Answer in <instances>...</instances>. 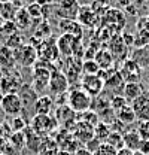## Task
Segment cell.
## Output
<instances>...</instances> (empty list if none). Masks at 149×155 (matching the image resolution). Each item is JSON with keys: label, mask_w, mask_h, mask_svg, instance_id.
<instances>
[{"label": "cell", "mask_w": 149, "mask_h": 155, "mask_svg": "<svg viewBox=\"0 0 149 155\" xmlns=\"http://www.w3.org/2000/svg\"><path fill=\"white\" fill-rule=\"evenodd\" d=\"M6 143H8V140H5V139H2V137H0V155H3V152H5Z\"/></svg>", "instance_id": "obj_48"}, {"label": "cell", "mask_w": 149, "mask_h": 155, "mask_svg": "<svg viewBox=\"0 0 149 155\" xmlns=\"http://www.w3.org/2000/svg\"><path fill=\"white\" fill-rule=\"evenodd\" d=\"M52 107H54V97L48 94L39 96L35 104V115H49Z\"/></svg>", "instance_id": "obj_21"}, {"label": "cell", "mask_w": 149, "mask_h": 155, "mask_svg": "<svg viewBox=\"0 0 149 155\" xmlns=\"http://www.w3.org/2000/svg\"><path fill=\"white\" fill-rule=\"evenodd\" d=\"M58 151H60V146H58L54 136H49V137L43 139V146H42L40 155H57Z\"/></svg>", "instance_id": "obj_30"}, {"label": "cell", "mask_w": 149, "mask_h": 155, "mask_svg": "<svg viewBox=\"0 0 149 155\" xmlns=\"http://www.w3.org/2000/svg\"><path fill=\"white\" fill-rule=\"evenodd\" d=\"M69 88H70V82H69L67 76H66V73L63 70H60V69L52 70L51 79H49V85H48V90L51 93V97L67 94L69 93Z\"/></svg>", "instance_id": "obj_4"}, {"label": "cell", "mask_w": 149, "mask_h": 155, "mask_svg": "<svg viewBox=\"0 0 149 155\" xmlns=\"http://www.w3.org/2000/svg\"><path fill=\"white\" fill-rule=\"evenodd\" d=\"M116 119H118V121H121L124 125L133 124L137 118H136V114H134V110H133L131 104H127V106H124L121 110H118V112H116Z\"/></svg>", "instance_id": "obj_28"}, {"label": "cell", "mask_w": 149, "mask_h": 155, "mask_svg": "<svg viewBox=\"0 0 149 155\" xmlns=\"http://www.w3.org/2000/svg\"><path fill=\"white\" fill-rule=\"evenodd\" d=\"M94 61L98 64L100 70H108V69H112V66H113V63H115V58L112 57L109 49L101 48V49L97 51V54H95V57H94Z\"/></svg>", "instance_id": "obj_23"}, {"label": "cell", "mask_w": 149, "mask_h": 155, "mask_svg": "<svg viewBox=\"0 0 149 155\" xmlns=\"http://www.w3.org/2000/svg\"><path fill=\"white\" fill-rule=\"evenodd\" d=\"M28 127L39 134L40 137H49L57 133L58 128V121L51 115H35L33 119L28 122Z\"/></svg>", "instance_id": "obj_1"}, {"label": "cell", "mask_w": 149, "mask_h": 155, "mask_svg": "<svg viewBox=\"0 0 149 155\" xmlns=\"http://www.w3.org/2000/svg\"><path fill=\"white\" fill-rule=\"evenodd\" d=\"M94 155H118V151H116L115 148H112L111 145L103 143V145L98 148V151H97Z\"/></svg>", "instance_id": "obj_43"}, {"label": "cell", "mask_w": 149, "mask_h": 155, "mask_svg": "<svg viewBox=\"0 0 149 155\" xmlns=\"http://www.w3.org/2000/svg\"><path fill=\"white\" fill-rule=\"evenodd\" d=\"M111 133H112L111 125L106 124V122H103V121H100V122L94 127V137H95L97 140H100L101 143H106V140H108V137H109Z\"/></svg>", "instance_id": "obj_29"}, {"label": "cell", "mask_w": 149, "mask_h": 155, "mask_svg": "<svg viewBox=\"0 0 149 155\" xmlns=\"http://www.w3.org/2000/svg\"><path fill=\"white\" fill-rule=\"evenodd\" d=\"M106 143L111 145L112 148H115L116 151H121V149L125 148V146H124V137H122L121 133H116V131H112L111 134H109Z\"/></svg>", "instance_id": "obj_33"}, {"label": "cell", "mask_w": 149, "mask_h": 155, "mask_svg": "<svg viewBox=\"0 0 149 155\" xmlns=\"http://www.w3.org/2000/svg\"><path fill=\"white\" fill-rule=\"evenodd\" d=\"M98 72H100V67L94 60L82 61V76L84 75H97Z\"/></svg>", "instance_id": "obj_37"}, {"label": "cell", "mask_w": 149, "mask_h": 155, "mask_svg": "<svg viewBox=\"0 0 149 155\" xmlns=\"http://www.w3.org/2000/svg\"><path fill=\"white\" fill-rule=\"evenodd\" d=\"M74 155H93L91 152H88L85 148H81V149H78L76 152H74Z\"/></svg>", "instance_id": "obj_49"}, {"label": "cell", "mask_w": 149, "mask_h": 155, "mask_svg": "<svg viewBox=\"0 0 149 155\" xmlns=\"http://www.w3.org/2000/svg\"><path fill=\"white\" fill-rule=\"evenodd\" d=\"M122 137H124V146H125L127 149H130L133 152L139 151L142 137H140L137 130H127V131L122 134Z\"/></svg>", "instance_id": "obj_24"}, {"label": "cell", "mask_w": 149, "mask_h": 155, "mask_svg": "<svg viewBox=\"0 0 149 155\" xmlns=\"http://www.w3.org/2000/svg\"><path fill=\"white\" fill-rule=\"evenodd\" d=\"M137 131H139V134L143 140H149V121H140L139 127H137Z\"/></svg>", "instance_id": "obj_41"}, {"label": "cell", "mask_w": 149, "mask_h": 155, "mask_svg": "<svg viewBox=\"0 0 149 155\" xmlns=\"http://www.w3.org/2000/svg\"><path fill=\"white\" fill-rule=\"evenodd\" d=\"M128 104V101L125 100V97L124 96H111V107L112 110L116 114L118 110H121L124 106H127Z\"/></svg>", "instance_id": "obj_38"}, {"label": "cell", "mask_w": 149, "mask_h": 155, "mask_svg": "<svg viewBox=\"0 0 149 155\" xmlns=\"http://www.w3.org/2000/svg\"><path fill=\"white\" fill-rule=\"evenodd\" d=\"M78 118H79V121H84V122H87V124H90V125H93L95 127L98 122H100V116L97 112H94V110H87V112H84V114H78Z\"/></svg>", "instance_id": "obj_34"}, {"label": "cell", "mask_w": 149, "mask_h": 155, "mask_svg": "<svg viewBox=\"0 0 149 155\" xmlns=\"http://www.w3.org/2000/svg\"><path fill=\"white\" fill-rule=\"evenodd\" d=\"M18 96H19V98H21V101H22V107H24L21 116L28 122V121H31L33 116H35V104H36L37 98H39V94L33 90L31 84H24V85L19 88Z\"/></svg>", "instance_id": "obj_2"}, {"label": "cell", "mask_w": 149, "mask_h": 155, "mask_svg": "<svg viewBox=\"0 0 149 155\" xmlns=\"http://www.w3.org/2000/svg\"><path fill=\"white\" fill-rule=\"evenodd\" d=\"M125 14L121 11V9H116V8H109L106 12H104V22H106V25L111 28L112 25H115L116 27V24H118V27H119V30L121 28H124L125 27Z\"/></svg>", "instance_id": "obj_18"}, {"label": "cell", "mask_w": 149, "mask_h": 155, "mask_svg": "<svg viewBox=\"0 0 149 155\" xmlns=\"http://www.w3.org/2000/svg\"><path fill=\"white\" fill-rule=\"evenodd\" d=\"M14 134L11 125H9V121H3L0 122V137L5 139V140H9V137Z\"/></svg>", "instance_id": "obj_40"}, {"label": "cell", "mask_w": 149, "mask_h": 155, "mask_svg": "<svg viewBox=\"0 0 149 155\" xmlns=\"http://www.w3.org/2000/svg\"><path fill=\"white\" fill-rule=\"evenodd\" d=\"M0 2H9V0H0Z\"/></svg>", "instance_id": "obj_56"}, {"label": "cell", "mask_w": 149, "mask_h": 155, "mask_svg": "<svg viewBox=\"0 0 149 155\" xmlns=\"http://www.w3.org/2000/svg\"><path fill=\"white\" fill-rule=\"evenodd\" d=\"M116 5H118V9H127L130 5H133V0H115Z\"/></svg>", "instance_id": "obj_47"}, {"label": "cell", "mask_w": 149, "mask_h": 155, "mask_svg": "<svg viewBox=\"0 0 149 155\" xmlns=\"http://www.w3.org/2000/svg\"><path fill=\"white\" fill-rule=\"evenodd\" d=\"M31 2H35V0H31Z\"/></svg>", "instance_id": "obj_59"}, {"label": "cell", "mask_w": 149, "mask_h": 155, "mask_svg": "<svg viewBox=\"0 0 149 155\" xmlns=\"http://www.w3.org/2000/svg\"><path fill=\"white\" fill-rule=\"evenodd\" d=\"M148 19H149V15H148Z\"/></svg>", "instance_id": "obj_57"}, {"label": "cell", "mask_w": 149, "mask_h": 155, "mask_svg": "<svg viewBox=\"0 0 149 155\" xmlns=\"http://www.w3.org/2000/svg\"><path fill=\"white\" fill-rule=\"evenodd\" d=\"M8 143L9 145H12L17 151H22L24 148H25V134H24V131H19V133H14V134L9 137V140H8Z\"/></svg>", "instance_id": "obj_31"}, {"label": "cell", "mask_w": 149, "mask_h": 155, "mask_svg": "<svg viewBox=\"0 0 149 155\" xmlns=\"http://www.w3.org/2000/svg\"><path fill=\"white\" fill-rule=\"evenodd\" d=\"M142 69L143 67H149V43L142 46V48H136L131 52V57Z\"/></svg>", "instance_id": "obj_25"}, {"label": "cell", "mask_w": 149, "mask_h": 155, "mask_svg": "<svg viewBox=\"0 0 149 155\" xmlns=\"http://www.w3.org/2000/svg\"><path fill=\"white\" fill-rule=\"evenodd\" d=\"M121 36H122V40H124V43H125L127 46H134V36H133L131 33L124 31Z\"/></svg>", "instance_id": "obj_45"}, {"label": "cell", "mask_w": 149, "mask_h": 155, "mask_svg": "<svg viewBox=\"0 0 149 155\" xmlns=\"http://www.w3.org/2000/svg\"><path fill=\"white\" fill-rule=\"evenodd\" d=\"M125 84L127 82L124 81L121 72L119 70H115L109 76V79L104 82V91H109L112 96H122Z\"/></svg>", "instance_id": "obj_14"}, {"label": "cell", "mask_w": 149, "mask_h": 155, "mask_svg": "<svg viewBox=\"0 0 149 155\" xmlns=\"http://www.w3.org/2000/svg\"><path fill=\"white\" fill-rule=\"evenodd\" d=\"M22 85H24L22 76L15 69L12 72L5 73L3 76L0 78V91L3 93V96L5 94H12V93H18Z\"/></svg>", "instance_id": "obj_7"}, {"label": "cell", "mask_w": 149, "mask_h": 155, "mask_svg": "<svg viewBox=\"0 0 149 155\" xmlns=\"http://www.w3.org/2000/svg\"><path fill=\"white\" fill-rule=\"evenodd\" d=\"M130 104L139 121H149V91H145Z\"/></svg>", "instance_id": "obj_13"}, {"label": "cell", "mask_w": 149, "mask_h": 155, "mask_svg": "<svg viewBox=\"0 0 149 155\" xmlns=\"http://www.w3.org/2000/svg\"><path fill=\"white\" fill-rule=\"evenodd\" d=\"M98 19L100 18H98V15L93 11L91 5H82V6H79L76 21H78L82 27H90V28H93V27L97 25Z\"/></svg>", "instance_id": "obj_12"}, {"label": "cell", "mask_w": 149, "mask_h": 155, "mask_svg": "<svg viewBox=\"0 0 149 155\" xmlns=\"http://www.w3.org/2000/svg\"><path fill=\"white\" fill-rule=\"evenodd\" d=\"M51 69L46 67H40V66H35L33 72H31V87L39 96H43L45 90L49 85V79H51Z\"/></svg>", "instance_id": "obj_6"}, {"label": "cell", "mask_w": 149, "mask_h": 155, "mask_svg": "<svg viewBox=\"0 0 149 155\" xmlns=\"http://www.w3.org/2000/svg\"><path fill=\"white\" fill-rule=\"evenodd\" d=\"M0 5H2V2H0Z\"/></svg>", "instance_id": "obj_58"}, {"label": "cell", "mask_w": 149, "mask_h": 155, "mask_svg": "<svg viewBox=\"0 0 149 155\" xmlns=\"http://www.w3.org/2000/svg\"><path fill=\"white\" fill-rule=\"evenodd\" d=\"M2 98H3V93L0 91V101H2Z\"/></svg>", "instance_id": "obj_54"}, {"label": "cell", "mask_w": 149, "mask_h": 155, "mask_svg": "<svg viewBox=\"0 0 149 155\" xmlns=\"http://www.w3.org/2000/svg\"><path fill=\"white\" fill-rule=\"evenodd\" d=\"M2 24H3V19L0 18V27H2Z\"/></svg>", "instance_id": "obj_55"}, {"label": "cell", "mask_w": 149, "mask_h": 155, "mask_svg": "<svg viewBox=\"0 0 149 155\" xmlns=\"http://www.w3.org/2000/svg\"><path fill=\"white\" fill-rule=\"evenodd\" d=\"M109 52L112 54V57L118 61H125L128 58V46L124 43L122 36L121 35H113L109 39Z\"/></svg>", "instance_id": "obj_10"}, {"label": "cell", "mask_w": 149, "mask_h": 155, "mask_svg": "<svg viewBox=\"0 0 149 155\" xmlns=\"http://www.w3.org/2000/svg\"><path fill=\"white\" fill-rule=\"evenodd\" d=\"M24 134H25V148L33 155H39L42 152L43 137H40L39 134H36L30 127H27V128L24 130Z\"/></svg>", "instance_id": "obj_15"}, {"label": "cell", "mask_w": 149, "mask_h": 155, "mask_svg": "<svg viewBox=\"0 0 149 155\" xmlns=\"http://www.w3.org/2000/svg\"><path fill=\"white\" fill-rule=\"evenodd\" d=\"M17 66V61L14 57V51L8 46H0V70H3V75L8 72H12Z\"/></svg>", "instance_id": "obj_20"}, {"label": "cell", "mask_w": 149, "mask_h": 155, "mask_svg": "<svg viewBox=\"0 0 149 155\" xmlns=\"http://www.w3.org/2000/svg\"><path fill=\"white\" fill-rule=\"evenodd\" d=\"M101 145H103V143H101L100 140H97V139L94 137V139H91L90 142H87V143L84 145V148H85V149H87L88 152H91V154L94 155L95 152H97V151H98V148H100Z\"/></svg>", "instance_id": "obj_42"}, {"label": "cell", "mask_w": 149, "mask_h": 155, "mask_svg": "<svg viewBox=\"0 0 149 155\" xmlns=\"http://www.w3.org/2000/svg\"><path fill=\"white\" fill-rule=\"evenodd\" d=\"M0 107L2 110L8 116H19L22 114V101L19 98L18 93H12V94H5L2 101H0Z\"/></svg>", "instance_id": "obj_8"}, {"label": "cell", "mask_w": 149, "mask_h": 155, "mask_svg": "<svg viewBox=\"0 0 149 155\" xmlns=\"http://www.w3.org/2000/svg\"><path fill=\"white\" fill-rule=\"evenodd\" d=\"M18 31V27H17V24L14 21H3V24L0 27V35L5 36V38H9V36H12V35H15Z\"/></svg>", "instance_id": "obj_35"}, {"label": "cell", "mask_w": 149, "mask_h": 155, "mask_svg": "<svg viewBox=\"0 0 149 155\" xmlns=\"http://www.w3.org/2000/svg\"><path fill=\"white\" fill-rule=\"evenodd\" d=\"M143 93H145V88H143V85L140 82H127L125 87H124L122 96L125 97V100L128 103H133L136 98H139Z\"/></svg>", "instance_id": "obj_22"}, {"label": "cell", "mask_w": 149, "mask_h": 155, "mask_svg": "<svg viewBox=\"0 0 149 155\" xmlns=\"http://www.w3.org/2000/svg\"><path fill=\"white\" fill-rule=\"evenodd\" d=\"M8 121H9V125H11V128H12L14 133L24 131V130L28 127V122H27L21 115L19 116H12V118H9Z\"/></svg>", "instance_id": "obj_32"}, {"label": "cell", "mask_w": 149, "mask_h": 155, "mask_svg": "<svg viewBox=\"0 0 149 155\" xmlns=\"http://www.w3.org/2000/svg\"><path fill=\"white\" fill-rule=\"evenodd\" d=\"M3 155H5V154H3Z\"/></svg>", "instance_id": "obj_60"}, {"label": "cell", "mask_w": 149, "mask_h": 155, "mask_svg": "<svg viewBox=\"0 0 149 155\" xmlns=\"http://www.w3.org/2000/svg\"><path fill=\"white\" fill-rule=\"evenodd\" d=\"M81 88L88 94L90 97H98L103 94L104 90V82L97 76V75H84L81 78Z\"/></svg>", "instance_id": "obj_9"}, {"label": "cell", "mask_w": 149, "mask_h": 155, "mask_svg": "<svg viewBox=\"0 0 149 155\" xmlns=\"http://www.w3.org/2000/svg\"><path fill=\"white\" fill-rule=\"evenodd\" d=\"M14 57H15V61H17L18 66L31 67V66L36 64L39 54H37V49L35 46H31L30 43H24L22 46H19L18 49L14 51Z\"/></svg>", "instance_id": "obj_5"}, {"label": "cell", "mask_w": 149, "mask_h": 155, "mask_svg": "<svg viewBox=\"0 0 149 155\" xmlns=\"http://www.w3.org/2000/svg\"><path fill=\"white\" fill-rule=\"evenodd\" d=\"M139 152L142 155H149V140H143L140 142V146H139Z\"/></svg>", "instance_id": "obj_46"}, {"label": "cell", "mask_w": 149, "mask_h": 155, "mask_svg": "<svg viewBox=\"0 0 149 155\" xmlns=\"http://www.w3.org/2000/svg\"><path fill=\"white\" fill-rule=\"evenodd\" d=\"M146 87H148V90H149V76L146 78Z\"/></svg>", "instance_id": "obj_53"}, {"label": "cell", "mask_w": 149, "mask_h": 155, "mask_svg": "<svg viewBox=\"0 0 149 155\" xmlns=\"http://www.w3.org/2000/svg\"><path fill=\"white\" fill-rule=\"evenodd\" d=\"M14 22L17 24L18 30H27L31 24H33V19L30 17V14L27 12L25 8H19L15 14V18H14Z\"/></svg>", "instance_id": "obj_26"}, {"label": "cell", "mask_w": 149, "mask_h": 155, "mask_svg": "<svg viewBox=\"0 0 149 155\" xmlns=\"http://www.w3.org/2000/svg\"><path fill=\"white\" fill-rule=\"evenodd\" d=\"M73 136L81 145H85L87 142L94 139V127L87 124V122H84V121H79L73 130Z\"/></svg>", "instance_id": "obj_17"}, {"label": "cell", "mask_w": 149, "mask_h": 155, "mask_svg": "<svg viewBox=\"0 0 149 155\" xmlns=\"http://www.w3.org/2000/svg\"><path fill=\"white\" fill-rule=\"evenodd\" d=\"M57 155H74V154H70V152H67V151H58Z\"/></svg>", "instance_id": "obj_52"}, {"label": "cell", "mask_w": 149, "mask_h": 155, "mask_svg": "<svg viewBox=\"0 0 149 155\" xmlns=\"http://www.w3.org/2000/svg\"><path fill=\"white\" fill-rule=\"evenodd\" d=\"M76 40H78V38H74L72 35H61L60 38L57 39L58 52L66 58L73 57V49L74 45H76Z\"/></svg>", "instance_id": "obj_16"}, {"label": "cell", "mask_w": 149, "mask_h": 155, "mask_svg": "<svg viewBox=\"0 0 149 155\" xmlns=\"http://www.w3.org/2000/svg\"><path fill=\"white\" fill-rule=\"evenodd\" d=\"M57 8H63V9H72V8H79L78 0H55Z\"/></svg>", "instance_id": "obj_44"}, {"label": "cell", "mask_w": 149, "mask_h": 155, "mask_svg": "<svg viewBox=\"0 0 149 155\" xmlns=\"http://www.w3.org/2000/svg\"><path fill=\"white\" fill-rule=\"evenodd\" d=\"M22 45H24V39H22L19 31L15 33V35H12V36H9V38H6V43H5V46H8L12 51L18 49L19 46H22Z\"/></svg>", "instance_id": "obj_36"}, {"label": "cell", "mask_w": 149, "mask_h": 155, "mask_svg": "<svg viewBox=\"0 0 149 155\" xmlns=\"http://www.w3.org/2000/svg\"><path fill=\"white\" fill-rule=\"evenodd\" d=\"M18 8L12 2H2L0 5V18L3 21H14Z\"/></svg>", "instance_id": "obj_27"}, {"label": "cell", "mask_w": 149, "mask_h": 155, "mask_svg": "<svg viewBox=\"0 0 149 155\" xmlns=\"http://www.w3.org/2000/svg\"><path fill=\"white\" fill-rule=\"evenodd\" d=\"M118 155H133V151H130V149H127V148H124V149L118 151Z\"/></svg>", "instance_id": "obj_51"}, {"label": "cell", "mask_w": 149, "mask_h": 155, "mask_svg": "<svg viewBox=\"0 0 149 155\" xmlns=\"http://www.w3.org/2000/svg\"><path fill=\"white\" fill-rule=\"evenodd\" d=\"M67 104L76 114H84V112L91 109L93 97L88 96L81 87L79 88H72L69 91V96H67Z\"/></svg>", "instance_id": "obj_3"}, {"label": "cell", "mask_w": 149, "mask_h": 155, "mask_svg": "<svg viewBox=\"0 0 149 155\" xmlns=\"http://www.w3.org/2000/svg\"><path fill=\"white\" fill-rule=\"evenodd\" d=\"M36 3H39L40 6H45V5H51L52 2H55V0H35Z\"/></svg>", "instance_id": "obj_50"}, {"label": "cell", "mask_w": 149, "mask_h": 155, "mask_svg": "<svg viewBox=\"0 0 149 155\" xmlns=\"http://www.w3.org/2000/svg\"><path fill=\"white\" fill-rule=\"evenodd\" d=\"M58 28H60L61 35H72L74 38L82 39L84 28L76 19H60L58 21Z\"/></svg>", "instance_id": "obj_19"}, {"label": "cell", "mask_w": 149, "mask_h": 155, "mask_svg": "<svg viewBox=\"0 0 149 155\" xmlns=\"http://www.w3.org/2000/svg\"><path fill=\"white\" fill-rule=\"evenodd\" d=\"M27 12L30 14V17H31V19L35 21V19H39L42 18V6L39 5V3H36V2H33V3H30V5H27Z\"/></svg>", "instance_id": "obj_39"}, {"label": "cell", "mask_w": 149, "mask_h": 155, "mask_svg": "<svg viewBox=\"0 0 149 155\" xmlns=\"http://www.w3.org/2000/svg\"><path fill=\"white\" fill-rule=\"evenodd\" d=\"M121 75L124 78L125 82H140L142 78V67L133 60V58H127L119 69Z\"/></svg>", "instance_id": "obj_11"}]
</instances>
